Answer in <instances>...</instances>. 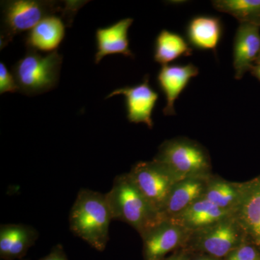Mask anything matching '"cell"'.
<instances>
[{
    "mask_svg": "<svg viewBox=\"0 0 260 260\" xmlns=\"http://www.w3.org/2000/svg\"><path fill=\"white\" fill-rule=\"evenodd\" d=\"M83 1L9 0L1 2L2 26L0 49H3L15 36L30 31L44 19L56 14L76 15Z\"/></svg>",
    "mask_w": 260,
    "mask_h": 260,
    "instance_id": "cell-1",
    "label": "cell"
},
{
    "mask_svg": "<svg viewBox=\"0 0 260 260\" xmlns=\"http://www.w3.org/2000/svg\"><path fill=\"white\" fill-rule=\"evenodd\" d=\"M113 220L106 194L88 189L78 191L70 210V231L99 251L105 250Z\"/></svg>",
    "mask_w": 260,
    "mask_h": 260,
    "instance_id": "cell-2",
    "label": "cell"
},
{
    "mask_svg": "<svg viewBox=\"0 0 260 260\" xmlns=\"http://www.w3.org/2000/svg\"><path fill=\"white\" fill-rule=\"evenodd\" d=\"M106 196L113 220L129 224L140 237L164 220L140 192L128 173L114 179Z\"/></svg>",
    "mask_w": 260,
    "mask_h": 260,
    "instance_id": "cell-3",
    "label": "cell"
},
{
    "mask_svg": "<svg viewBox=\"0 0 260 260\" xmlns=\"http://www.w3.org/2000/svg\"><path fill=\"white\" fill-rule=\"evenodd\" d=\"M63 56L57 51L46 55L27 50L12 68L19 92L28 96L47 93L59 83Z\"/></svg>",
    "mask_w": 260,
    "mask_h": 260,
    "instance_id": "cell-4",
    "label": "cell"
},
{
    "mask_svg": "<svg viewBox=\"0 0 260 260\" xmlns=\"http://www.w3.org/2000/svg\"><path fill=\"white\" fill-rule=\"evenodd\" d=\"M153 159L167 168L178 181L212 175L211 162L206 149L186 138L166 140Z\"/></svg>",
    "mask_w": 260,
    "mask_h": 260,
    "instance_id": "cell-5",
    "label": "cell"
},
{
    "mask_svg": "<svg viewBox=\"0 0 260 260\" xmlns=\"http://www.w3.org/2000/svg\"><path fill=\"white\" fill-rule=\"evenodd\" d=\"M246 242L248 241L245 234L233 215L209 227L191 233L184 248L203 251L219 259L226 257Z\"/></svg>",
    "mask_w": 260,
    "mask_h": 260,
    "instance_id": "cell-6",
    "label": "cell"
},
{
    "mask_svg": "<svg viewBox=\"0 0 260 260\" xmlns=\"http://www.w3.org/2000/svg\"><path fill=\"white\" fill-rule=\"evenodd\" d=\"M128 174L140 192L161 215L173 186L179 181L167 168L154 159L138 162Z\"/></svg>",
    "mask_w": 260,
    "mask_h": 260,
    "instance_id": "cell-7",
    "label": "cell"
},
{
    "mask_svg": "<svg viewBox=\"0 0 260 260\" xmlns=\"http://www.w3.org/2000/svg\"><path fill=\"white\" fill-rule=\"evenodd\" d=\"M191 233L172 220L166 219L141 236L145 260H162L170 251L185 247Z\"/></svg>",
    "mask_w": 260,
    "mask_h": 260,
    "instance_id": "cell-8",
    "label": "cell"
},
{
    "mask_svg": "<svg viewBox=\"0 0 260 260\" xmlns=\"http://www.w3.org/2000/svg\"><path fill=\"white\" fill-rule=\"evenodd\" d=\"M119 95H123L125 99L128 121L134 124L143 123L149 129H153L152 114L158 99V93L150 86L149 75H145L143 82L138 85L113 90L106 99Z\"/></svg>",
    "mask_w": 260,
    "mask_h": 260,
    "instance_id": "cell-9",
    "label": "cell"
},
{
    "mask_svg": "<svg viewBox=\"0 0 260 260\" xmlns=\"http://www.w3.org/2000/svg\"><path fill=\"white\" fill-rule=\"evenodd\" d=\"M75 15H53L40 22L27 34V50L54 52L64 39L67 27L71 26Z\"/></svg>",
    "mask_w": 260,
    "mask_h": 260,
    "instance_id": "cell-10",
    "label": "cell"
},
{
    "mask_svg": "<svg viewBox=\"0 0 260 260\" xmlns=\"http://www.w3.org/2000/svg\"><path fill=\"white\" fill-rule=\"evenodd\" d=\"M199 75V69L194 64H167L161 67L157 75L158 87L167 99L162 109L165 116L176 115L174 104L189 82Z\"/></svg>",
    "mask_w": 260,
    "mask_h": 260,
    "instance_id": "cell-11",
    "label": "cell"
},
{
    "mask_svg": "<svg viewBox=\"0 0 260 260\" xmlns=\"http://www.w3.org/2000/svg\"><path fill=\"white\" fill-rule=\"evenodd\" d=\"M234 215L248 242L260 249V175L245 182L242 200Z\"/></svg>",
    "mask_w": 260,
    "mask_h": 260,
    "instance_id": "cell-12",
    "label": "cell"
},
{
    "mask_svg": "<svg viewBox=\"0 0 260 260\" xmlns=\"http://www.w3.org/2000/svg\"><path fill=\"white\" fill-rule=\"evenodd\" d=\"M259 27L240 23L234 37L233 65L236 79H242L255 64L260 53Z\"/></svg>",
    "mask_w": 260,
    "mask_h": 260,
    "instance_id": "cell-13",
    "label": "cell"
},
{
    "mask_svg": "<svg viewBox=\"0 0 260 260\" xmlns=\"http://www.w3.org/2000/svg\"><path fill=\"white\" fill-rule=\"evenodd\" d=\"M133 18L121 19L105 28H97L95 31L96 52L94 61L98 64L105 56L121 54L134 59L135 55L129 48L128 31L133 24Z\"/></svg>",
    "mask_w": 260,
    "mask_h": 260,
    "instance_id": "cell-14",
    "label": "cell"
},
{
    "mask_svg": "<svg viewBox=\"0 0 260 260\" xmlns=\"http://www.w3.org/2000/svg\"><path fill=\"white\" fill-rule=\"evenodd\" d=\"M212 175L188 178L177 181L173 186L162 210V219L166 220L174 218L197 200L203 198L208 181Z\"/></svg>",
    "mask_w": 260,
    "mask_h": 260,
    "instance_id": "cell-15",
    "label": "cell"
},
{
    "mask_svg": "<svg viewBox=\"0 0 260 260\" xmlns=\"http://www.w3.org/2000/svg\"><path fill=\"white\" fill-rule=\"evenodd\" d=\"M39 238L37 229L25 224H2L0 257L4 260L22 259Z\"/></svg>",
    "mask_w": 260,
    "mask_h": 260,
    "instance_id": "cell-16",
    "label": "cell"
},
{
    "mask_svg": "<svg viewBox=\"0 0 260 260\" xmlns=\"http://www.w3.org/2000/svg\"><path fill=\"white\" fill-rule=\"evenodd\" d=\"M234 213L220 209L204 198L197 200L182 213L169 219L194 233L210 226L220 220L232 216Z\"/></svg>",
    "mask_w": 260,
    "mask_h": 260,
    "instance_id": "cell-17",
    "label": "cell"
},
{
    "mask_svg": "<svg viewBox=\"0 0 260 260\" xmlns=\"http://www.w3.org/2000/svg\"><path fill=\"white\" fill-rule=\"evenodd\" d=\"M186 34L191 47L216 53L223 35V25L218 17L198 15L188 23Z\"/></svg>",
    "mask_w": 260,
    "mask_h": 260,
    "instance_id": "cell-18",
    "label": "cell"
},
{
    "mask_svg": "<svg viewBox=\"0 0 260 260\" xmlns=\"http://www.w3.org/2000/svg\"><path fill=\"white\" fill-rule=\"evenodd\" d=\"M245 182H232L212 175L203 198L220 209L234 213L242 200Z\"/></svg>",
    "mask_w": 260,
    "mask_h": 260,
    "instance_id": "cell-19",
    "label": "cell"
},
{
    "mask_svg": "<svg viewBox=\"0 0 260 260\" xmlns=\"http://www.w3.org/2000/svg\"><path fill=\"white\" fill-rule=\"evenodd\" d=\"M193 48L188 41L177 32L164 29L155 38L153 59L162 66L181 56H191Z\"/></svg>",
    "mask_w": 260,
    "mask_h": 260,
    "instance_id": "cell-20",
    "label": "cell"
},
{
    "mask_svg": "<svg viewBox=\"0 0 260 260\" xmlns=\"http://www.w3.org/2000/svg\"><path fill=\"white\" fill-rule=\"evenodd\" d=\"M213 8L232 15L240 23L260 28V0H214Z\"/></svg>",
    "mask_w": 260,
    "mask_h": 260,
    "instance_id": "cell-21",
    "label": "cell"
},
{
    "mask_svg": "<svg viewBox=\"0 0 260 260\" xmlns=\"http://www.w3.org/2000/svg\"><path fill=\"white\" fill-rule=\"evenodd\" d=\"M259 249L249 242H244L226 256V260H258Z\"/></svg>",
    "mask_w": 260,
    "mask_h": 260,
    "instance_id": "cell-22",
    "label": "cell"
},
{
    "mask_svg": "<svg viewBox=\"0 0 260 260\" xmlns=\"http://www.w3.org/2000/svg\"><path fill=\"white\" fill-rule=\"evenodd\" d=\"M19 92L14 75L7 68L3 61L0 62V94Z\"/></svg>",
    "mask_w": 260,
    "mask_h": 260,
    "instance_id": "cell-23",
    "label": "cell"
},
{
    "mask_svg": "<svg viewBox=\"0 0 260 260\" xmlns=\"http://www.w3.org/2000/svg\"><path fill=\"white\" fill-rule=\"evenodd\" d=\"M39 260H68V258L65 254L62 245L56 244L51 249L47 255L41 258Z\"/></svg>",
    "mask_w": 260,
    "mask_h": 260,
    "instance_id": "cell-24",
    "label": "cell"
},
{
    "mask_svg": "<svg viewBox=\"0 0 260 260\" xmlns=\"http://www.w3.org/2000/svg\"><path fill=\"white\" fill-rule=\"evenodd\" d=\"M162 260H190V256H189V250L184 248L182 251H179L177 254L168 258H164Z\"/></svg>",
    "mask_w": 260,
    "mask_h": 260,
    "instance_id": "cell-25",
    "label": "cell"
},
{
    "mask_svg": "<svg viewBox=\"0 0 260 260\" xmlns=\"http://www.w3.org/2000/svg\"><path fill=\"white\" fill-rule=\"evenodd\" d=\"M250 73L253 76L255 77L256 79L260 81V63L254 64L251 68Z\"/></svg>",
    "mask_w": 260,
    "mask_h": 260,
    "instance_id": "cell-26",
    "label": "cell"
},
{
    "mask_svg": "<svg viewBox=\"0 0 260 260\" xmlns=\"http://www.w3.org/2000/svg\"><path fill=\"white\" fill-rule=\"evenodd\" d=\"M195 260H218L216 258L212 257V256H200Z\"/></svg>",
    "mask_w": 260,
    "mask_h": 260,
    "instance_id": "cell-27",
    "label": "cell"
},
{
    "mask_svg": "<svg viewBox=\"0 0 260 260\" xmlns=\"http://www.w3.org/2000/svg\"><path fill=\"white\" fill-rule=\"evenodd\" d=\"M258 63H260V53L259 56H258L257 59H256L255 64H258Z\"/></svg>",
    "mask_w": 260,
    "mask_h": 260,
    "instance_id": "cell-28",
    "label": "cell"
},
{
    "mask_svg": "<svg viewBox=\"0 0 260 260\" xmlns=\"http://www.w3.org/2000/svg\"><path fill=\"white\" fill-rule=\"evenodd\" d=\"M258 260H260V258H259V259H258Z\"/></svg>",
    "mask_w": 260,
    "mask_h": 260,
    "instance_id": "cell-29",
    "label": "cell"
}]
</instances>
